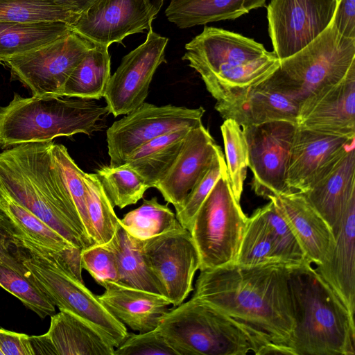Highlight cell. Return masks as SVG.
<instances>
[{
    "mask_svg": "<svg viewBox=\"0 0 355 355\" xmlns=\"http://www.w3.org/2000/svg\"><path fill=\"white\" fill-rule=\"evenodd\" d=\"M291 266L232 263L200 270L192 297L255 329L272 343L291 348L295 317Z\"/></svg>",
    "mask_w": 355,
    "mask_h": 355,
    "instance_id": "cell-1",
    "label": "cell"
},
{
    "mask_svg": "<svg viewBox=\"0 0 355 355\" xmlns=\"http://www.w3.org/2000/svg\"><path fill=\"white\" fill-rule=\"evenodd\" d=\"M53 144L24 143L1 152L0 196L28 210L83 250L91 243L54 159Z\"/></svg>",
    "mask_w": 355,
    "mask_h": 355,
    "instance_id": "cell-2",
    "label": "cell"
},
{
    "mask_svg": "<svg viewBox=\"0 0 355 355\" xmlns=\"http://www.w3.org/2000/svg\"><path fill=\"white\" fill-rule=\"evenodd\" d=\"M311 265L290 267L295 317L291 348L295 355H354V316Z\"/></svg>",
    "mask_w": 355,
    "mask_h": 355,
    "instance_id": "cell-3",
    "label": "cell"
},
{
    "mask_svg": "<svg viewBox=\"0 0 355 355\" xmlns=\"http://www.w3.org/2000/svg\"><path fill=\"white\" fill-rule=\"evenodd\" d=\"M96 100L67 96L24 97L14 93L0 106V148L34 142H49L78 133L91 135L109 114Z\"/></svg>",
    "mask_w": 355,
    "mask_h": 355,
    "instance_id": "cell-4",
    "label": "cell"
},
{
    "mask_svg": "<svg viewBox=\"0 0 355 355\" xmlns=\"http://www.w3.org/2000/svg\"><path fill=\"white\" fill-rule=\"evenodd\" d=\"M157 329L177 355H260L272 343L255 329L193 297L168 309Z\"/></svg>",
    "mask_w": 355,
    "mask_h": 355,
    "instance_id": "cell-5",
    "label": "cell"
},
{
    "mask_svg": "<svg viewBox=\"0 0 355 355\" xmlns=\"http://www.w3.org/2000/svg\"><path fill=\"white\" fill-rule=\"evenodd\" d=\"M24 277L59 310L68 311L88 322L116 348L128 332L64 262L68 251L60 253L17 234Z\"/></svg>",
    "mask_w": 355,
    "mask_h": 355,
    "instance_id": "cell-6",
    "label": "cell"
},
{
    "mask_svg": "<svg viewBox=\"0 0 355 355\" xmlns=\"http://www.w3.org/2000/svg\"><path fill=\"white\" fill-rule=\"evenodd\" d=\"M354 63L355 39L340 35L331 22L309 44L280 60L278 68L256 86L300 105L313 92L341 80Z\"/></svg>",
    "mask_w": 355,
    "mask_h": 355,
    "instance_id": "cell-7",
    "label": "cell"
},
{
    "mask_svg": "<svg viewBox=\"0 0 355 355\" xmlns=\"http://www.w3.org/2000/svg\"><path fill=\"white\" fill-rule=\"evenodd\" d=\"M185 50L182 59L200 74L216 101L236 88L251 63L268 52L253 39L207 26L185 44Z\"/></svg>",
    "mask_w": 355,
    "mask_h": 355,
    "instance_id": "cell-8",
    "label": "cell"
},
{
    "mask_svg": "<svg viewBox=\"0 0 355 355\" xmlns=\"http://www.w3.org/2000/svg\"><path fill=\"white\" fill-rule=\"evenodd\" d=\"M248 218L233 193L226 169L188 230L199 254L200 270L236 262Z\"/></svg>",
    "mask_w": 355,
    "mask_h": 355,
    "instance_id": "cell-9",
    "label": "cell"
},
{
    "mask_svg": "<svg viewBox=\"0 0 355 355\" xmlns=\"http://www.w3.org/2000/svg\"><path fill=\"white\" fill-rule=\"evenodd\" d=\"M94 45L71 31L5 63L10 69L12 78L27 87L33 96H62L69 76Z\"/></svg>",
    "mask_w": 355,
    "mask_h": 355,
    "instance_id": "cell-10",
    "label": "cell"
},
{
    "mask_svg": "<svg viewBox=\"0 0 355 355\" xmlns=\"http://www.w3.org/2000/svg\"><path fill=\"white\" fill-rule=\"evenodd\" d=\"M202 107L188 108L172 105L157 106L144 102L106 132L110 166L125 163L137 148L153 139L172 131L193 128L201 124Z\"/></svg>",
    "mask_w": 355,
    "mask_h": 355,
    "instance_id": "cell-11",
    "label": "cell"
},
{
    "mask_svg": "<svg viewBox=\"0 0 355 355\" xmlns=\"http://www.w3.org/2000/svg\"><path fill=\"white\" fill-rule=\"evenodd\" d=\"M142 250L164 295L174 306L193 291V281L200 268L198 250L188 230L178 222L168 231L142 241Z\"/></svg>",
    "mask_w": 355,
    "mask_h": 355,
    "instance_id": "cell-12",
    "label": "cell"
},
{
    "mask_svg": "<svg viewBox=\"0 0 355 355\" xmlns=\"http://www.w3.org/2000/svg\"><path fill=\"white\" fill-rule=\"evenodd\" d=\"M297 124L279 120L243 128L248 150L252 189L269 199L288 191L286 175Z\"/></svg>",
    "mask_w": 355,
    "mask_h": 355,
    "instance_id": "cell-13",
    "label": "cell"
},
{
    "mask_svg": "<svg viewBox=\"0 0 355 355\" xmlns=\"http://www.w3.org/2000/svg\"><path fill=\"white\" fill-rule=\"evenodd\" d=\"M337 0H271L268 34L279 60L297 53L331 24Z\"/></svg>",
    "mask_w": 355,
    "mask_h": 355,
    "instance_id": "cell-14",
    "label": "cell"
},
{
    "mask_svg": "<svg viewBox=\"0 0 355 355\" xmlns=\"http://www.w3.org/2000/svg\"><path fill=\"white\" fill-rule=\"evenodd\" d=\"M168 42L151 26L146 40L122 58L110 76L104 95L109 114L115 117L126 114L145 102L155 72L166 62Z\"/></svg>",
    "mask_w": 355,
    "mask_h": 355,
    "instance_id": "cell-15",
    "label": "cell"
},
{
    "mask_svg": "<svg viewBox=\"0 0 355 355\" xmlns=\"http://www.w3.org/2000/svg\"><path fill=\"white\" fill-rule=\"evenodd\" d=\"M354 138L297 125L286 175L288 189L308 191L338 163L355 143Z\"/></svg>",
    "mask_w": 355,
    "mask_h": 355,
    "instance_id": "cell-16",
    "label": "cell"
},
{
    "mask_svg": "<svg viewBox=\"0 0 355 355\" xmlns=\"http://www.w3.org/2000/svg\"><path fill=\"white\" fill-rule=\"evenodd\" d=\"M156 15L146 0H95L71 28L94 45L109 47L149 29Z\"/></svg>",
    "mask_w": 355,
    "mask_h": 355,
    "instance_id": "cell-17",
    "label": "cell"
},
{
    "mask_svg": "<svg viewBox=\"0 0 355 355\" xmlns=\"http://www.w3.org/2000/svg\"><path fill=\"white\" fill-rule=\"evenodd\" d=\"M298 126L338 135H355V63L339 82L309 95L300 105Z\"/></svg>",
    "mask_w": 355,
    "mask_h": 355,
    "instance_id": "cell-18",
    "label": "cell"
},
{
    "mask_svg": "<svg viewBox=\"0 0 355 355\" xmlns=\"http://www.w3.org/2000/svg\"><path fill=\"white\" fill-rule=\"evenodd\" d=\"M220 149L202 124L188 132L175 160L155 187L167 203L173 205L175 213L181 210L188 193Z\"/></svg>",
    "mask_w": 355,
    "mask_h": 355,
    "instance_id": "cell-19",
    "label": "cell"
},
{
    "mask_svg": "<svg viewBox=\"0 0 355 355\" xmlns=\"http://www.w3.org/2000/svg\"><path fill=\"white\" fill-rule=\"evenodd\" d=\"M268 200L274 202L288 223L307 260L316 266L324 263L329 258L335 237L305 195L288 190Z\"/></svg>",
    "mask_w": 355,
    "mask_h": 355,
    "instance_id": "cell-20",
    "label": "cell"
},
{
    "mask_svg": "<svg viewBox=\"0 0 355 355\" xmlns=\"http://www.w3.org/2000/svg\"><path fill=\"white\" fill-rule=\"evenodd\" d=\"M327 260L315 268L349 312H355V194L349 200Z\"/></svg>",
    "mask_w": 355,
    "mask_h": 355,
    "instance_id": "cell-21",
    "label": "cell"
},
{
    "mask_svg": "<svg viewBox=\"0 0 355 355\" xmlns=\"http://www.w3.org/2000/svg\"><path fill=\"white\" fill-rule=\"evenodd\" d=\"M98 295L108 311L121 323L139 333L156 329L171 304L164 295L107 282Z\"/></svg>",
    "mask_w": 355,
    "mask_h": 355,
    "instance_id": "cell-22",
    "label": "cell"
},
{
    "mask_svg": "<svg viewBox=\"0 0 355 355\" xmlns=\"http://www.w3.org/2000/svg\"><path fill=\"white\" fill-rule=\"evenodd\" d=\"M299 107L293 99L258 86L215 105L224 119H232L242 128L279 120L297 123Z\"/></svg>",
    "mask_w": 355,
    "mask_h": 355,
    "instance_id": "cell-23",
    "label": "cell"
},
{
    "mask_svg": "<svg viewBox=\"0 0 355 355\" xmlns=\"http://www.w3.org/2000/svg\"><path fill=\"white\" fill-rule=\"evenodd\" d=\"M355 144L338 163L308 191L309 202L330 227L334 236L339 227L344 209L355 194Z\"/></svg>",
    "mask_w": 355,
    "mask_h": 355,
    "instance_id": "cell-24",
    "label": "cell"
},
{
    "mask_svg": "<svg viewBox=\"0 0 355 355\" xmlns=\"http://www.w3.org/2000/svg\"><path fill=\"white\" fill-rule=\"evenodd\" d=\"M42 336L53 355H114V347L102 334L64 310L51 316L49 329Z\"/></svg>",
    "mask_w": 355,
    "mask_h": 355,
    "instance_id": "cell-25",
    "label": "cell"
},
{
    "mask_svg": "<svg viewBox=\"0 0 355 355\" xmlns=\"http://www.w3.org/2000/svg\"><path fill=\"white\" fill-rule=\"evenodd\" d=\"M266 0H171L167 19L180 28L234 19L265 6Z\"/></svg>",
    "mask_w": 355,
    "mask_h": 355,
    "instance_id": "cell-26",
    "label": "cell"
},
{
    "mask_svg": "<svg viewBox=\"0 0 355 355\" xmlns=\"http://www.w3.org/2000/svg\"><path fill=\"white\" fill-rule=\"evenodd\" d=\"M71 31V26L62 21H0V63L50 44Z\"/></svg>",
    "mask_w": 355,
    "mask_h": 355,
    "instance_id": "cell-27",
    "label": "cell"
},
{
    "mask_svg": "<svg viewBox=\"0 0 355 355\" xmlns=\"http://www.w3.org/2000/svg\"><path fill=\"white\" fill-rule=\"evenodd\" d=\"M103 245L115 257L119 283L164 295L146 261L141 240L130 235L120 225L112 239Z\"/></svg>",
    "mask_w": 355,
    "mask_h": 355,
    "instance_id": "cell-28",
    "label": "cell"
},
{
    "mask_svg": "<svg viewBox=\"0 0 355 355\" xmlns=\"http://www.w3.org/2000/svg\"><path fill=\"white\" fill-rule=\"evenodd\" d=\"M184 128L162 135L135 150L125 164L155 187L178 157L188 132Z\"/></svg>",
    "mask_w": 355,
    "mask_h": 355,
    "instance_id": "cell-29",
    "label": "cell"
},
{
    "mask_svg": "<svg viewBox=\"0 0 355 355\" xmlns=\"http://www.w3.org/2000/svg\"><path fill=\"white\" fill-rule=\"evenodd\" d=\"M108 46L94 45L67 79L62 96L99 100L111 76Z\"/></svg>",
    "mask_w": 355,
    "mask_h": 355,
    "instance_id": "cell-30",
    "label": "cell"
},
{
    "mask_svg": "<svg viewBox=\"0 0 355 355\" xmlns=\"http://www.w3.org/2000/svg\"><path fill=\"white\" fill-rule=\"evenodd\" d=\"M168 204H160L155 196L144 199L141 206L120 219V225L130 235L141 241L159 235L178 223Z\"/></svg>",
    "mask_w": 355,
    "mask_h": 355,
    "instance_id": "cell-31",
    "label": "cell"
},
{
    "mask_svg": "<svg viewBox=\"0 0 355 355\" xmlns=\"http://www.w3.org/2000/svg\"><path fill=\"white\" fill-rule=\"evenodd\" d=\"M0 211L24 236L33 242L60 253L77 248L31 211L1 196Z\"/></svg>",
    "mask_w": 355,
    "mask_h": 355,
    "instance_id": "cell-32",
    "label": "cell"
},
{
    "mask_svg": "<svg viewBox=\"0 0 355 355\" xmlns=\"http://www.w3.org/2000/svg\"><path fill=\"white\" fill-rule=\"evenodd\" d=\"M113 207L123 209L136 204L150 188L145 180L126 164L104 166L96 171Z\"/></svg>",
    "mask_w": 355,
    "mask_h": 355,
    "instance_id": "cell-33",
    "label": "cell"
},
{
    "mask_svg": "<svg viewBox=\"0 0 355 355\" xmlns=\"http://www.w3.org/2000/svg\"><path fill=\"white\" fill-rule=\"evenodd\" d=\"M86 191L87 213L95 244L110 241L120 226V219L105 193L96 173L83 175Z\"/></svg>",
    "mask_w": 355,
    "mask_h": 355,
    "instance_id": "cell-34",
    "label": "cell"
},
{
    "mask_svg": "<svg viewBox=\"0 0 355 355\" xmlns=\"http://www.w3.org/2000/svg\"><path fill=\"white\" fill-rule=\"evenodd\" d=\"M80 15L53 0H0V21L17 23L62 21L71 26Z\"/></svg>",
    "mask_w": 355,
    "mask_h": 355,
    "instance_id": "cell-35",
    "label": "cell"
},
{
    "mask_svg": "<svg viewBox=\"0 0 355 355\" xmlns=\"http://www.w3.org/2000/svg\"><path fill=\"white\" fill-rule=\"evenodd\" d=\"M234 263L244 266L285 263L278 254L257 209L248 218L246 228Z\"/></svg>",
    "mask_w": 355,
    "mask_h": 355,
    "instance_id": "cell-36",
    "label": "cell"
},
{
    "mask_svg": "<svg viewBox=\"0 0 355 355\" xmlns=\"http://www.w3.org/2000/svg\"><path fill=\"white\" fill-rule=\"evenodd\" d=\"M227 172L233 193L241 200L247 168L248 150L242 128L234 120L225 119L220 126Z\"/></svg>",
    "mask_w": 355,
    "mask_h": 355,
    "instance_id": "cell-37",
    "label": "cell"
},
{
    "mask_svg": "<svg viewBox=\"0 0 355 355\" xmlns=\"http://www.w3.org/2000/svg\"><path fill=\"white\" fill-rule=\"evenodd\" d=\"M257 211L285 263L295 265L309 261L288 223L272 200Z\"/></svg>",
    "mask_w": 355,
    "mask_h": 355,
    "instance_id": "cell-38",
    "label": "cell"
},
{
    "mask_svg": "<svg viewBox=\"0 0 355 355\" xmlns=\"http://www.w3.org/2000/svg\"><path fill=\"white\" fill-rule=\"evenodd\" d=\"M53 155L78 214L85 235L91 245H94V233L88 216L85 186L83 178L84 171L78 166L64 145L54 143Z\"/></svg>",
    "mask_w": 355,
    "mask_h": 355,
    "instance_id": "cell-39",
    "label": "cell"
},
{
    "mask_svg": "<svg viewBox=\"0 0 355 355\" xmlns=\"http://www.w3.org/2000/svg\"><path fill=\"white\" fill-rule=\"evenodd\" d=\"M0 286L17 297L40 318L55 314V305L26 277L0 265Z\"/></svg>",
    "mask_w": 355,
    "mask_h": 355,
    "instance_id": "cell-40",
    "label": "cell"
},
{
    "mask_svg": "<svg viewBox=\"0 0 355 355\" xmlns=\"http://www.w3.org/2000/svg\"><path fill=\"white\" fill-rule=\"evenodd\" d=\"M226 169L225 157L220 148L214 157L208 169L188 193L181 210L175 213L178 222L183 227L189 229L199 208Z\"/></svg>",
    "mask_w": 355,
    "mask_h": 355,
    "instance_id": "cell-41",
    "label": "cell"
},
{
    "mask_svg": "<svg viewBox=\"0 0 355 355\" xmlns=\"http://www.w3.org/2000/svg\"><path fill=\"white\" fill-rule=\"evenodd\" d=\"M80 262L101 286L107 282H119V272L113 252L105 245L94 244L81 251Z\"/></svg>",
    "mask_w": 355,
    "mask_h": 355,
    "instance_id": "cell-42",
    "label": "cell"
},
{
    "mask_svg": "<svg viewBox=\"0 0 355 355\" xmlns=\"http://www.w3.org/2000/svg\"><path fill=\"white\" fill-rule=\"evenodd\" d=\"M155 354L177 355L157 327L144 333H128L125 340L114 351V355Z\"/></svg>",
    "mask_w": 355,
    "mask_h": 355,
    "instance_id": "cell-43",
    "label": "cell"
},
{
    "mask_svg": "<svg viewBox=\"0 0 355 355\" xmlns=\"http://www.w3.org/2000/svg\"><path fill=\"white\" fill-rule=\"evenodd\" d=\"M19 231L0 211V265L24 277L26 270L21 262V249L17 235Z\"/></svg>",
    "mask_w": 355,
    "mask_h": 355,
    "instance_id": "cell-44",
    "label": "cell"
},
{
    "mask_svg": "<svg viewBox=\"0 0 355 355\" xmlns=\"http://www.w3.org/2000/svg\"><path fill=\"white\" fill-rule=\"evenodd\" d=\"M331 22L340 35L355 39V0H337Z\"/></svg>",
    "mask_w": 355,
    "mask_h": 355,
    "instance_id": "cell-45",
    "label": "cell"
},
{
    "mask_svg": "<svg viewBox=\"0 0 355 355\" xmlns=\"http://www.w3.org/2000/svg\"><path fill=\"white\" fill-rule=\"evenodd\" d=\"M0 349L3 355H35L29 336L1 328Z\"/></svg>",
    "mask_w": 355,
    "mask_h": 355,
    "instance_id": "cell-46",
    "label": "cell"
},
{
    "mask_svg": "<svg viewBox=\"0 0 355 355\" xmlns=\"http://www.w3.org/2000/svg\"><path fill=\"white\" fill-rule=\"evenodd\" d=\"M58 5L76 14L86 11L95 0H53Z\"/></svg>",
    "mask_w": 355,
    "mask_h": 355,
    "instance_id": "cell-47",
    "label": "cell"
},
{
    "mask_svg": "<svg viewBox=\"0 0 355 355\" xmlns=\"http://www.w3.org/2000/svg\"><path fill=\"white\" fill-rule=\"evenodd\" d=\"M152 9V10L157 15L160 10L164 0H146Z\"/></svg>",
    "mask_w": 355,
    "mask_h": 355,
    "instance_id": "cell-48",
    "label": "cell"
},
{
    "mask_svg": "<svg viewBox=\"0 0 355 355\" xmlns=\"http://www.w3.org/2000/svg\"><path fill=\"white\" fill-rule=\"evenodd\" d=\"M0 355H3V354L2 351L1 350V349H0Z\"/></svg>",
    "mask_w": 355,
    "mask_h": 355,
    "instance_id": "cell-49",
    "label": "cell"
}]
</instances>
